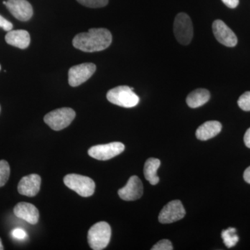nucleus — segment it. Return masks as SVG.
I'll use <instances>...</instances> for the list:
<instances>
[{
  "label": "nucleus",
  "instance_id": "1",
  "mask_svg": "<svg viewBox=\"0 0 250 250\" xmlns=\"http://www.w3.org/2000/svg\"><path fill=\"white\" fill-rule=\"evenodd\" d=\"M112 35L104 28H93L88 32L80 33L74 38L72 45L85 52H100L111 45Z\"/></svg>",
  "mask_w": 250,
  "mask_h": 250
},
{
  "label": "nucleus",
  "instance_id": "2",
  "mask_svg": "<svg viewBox=\"0 0 250 250\" xmlns=\"http://www.w3.org/2000/svg\"><path fill=\"white\" fill-rule=\"evenodd\" d=\"M134 90L127 85H120L108 90L106 98L110 103L122 107H134L139 103L140 98Z\"/></svg>",
  "mask_w": 250,
  "mask_h": 250
},
{
  "label": "nucleus",
  "instance_id": "3",
  "mask_svg": "<svg viewBox=\"0 0 250 250\" xmlns=\"http://www.w3.org/2000/svg\"><path fill=\"white\" fill-rule=\"evenodd\" d=\"M111 236L110 225L106 222H100L93 225L88 231V244L94 250L104 249L109 243Z\"/></svg>",
  "mask_w": 250,
  "mask_h": 250
},
{
  "label": "nucleus",
  "instance_id": "4",
  "mask_svg": "<svg viewBox=\"0 0 250 250\" xmlns=\"http://www.w3.org/2000/svg\"><path fill=\"white\" fill-rule=\"evenodd\" d=\"M67 188L76 192L80 196H92L95 192V184L91 178L77 174H67L63 179Z\"/></svg>",
  "mask_w": 250,
  "mask_h": 250
},
{
  "label": "nucleus",
  "instance_id": "5",
  "mask_svg": "<svg viewBox=\"0 0 250 250\" xmlns=\"http://www.w3.org/2000/svg\"><path fill=\"white\" fill-rule=\"evenodd\" d=\"M76 113L71 108H61L49 112L44 117V122L54 131L67 127L75 119Z\"/></svg>",
  "mask_w": 250,
  "mask_h": 250
},
{
  "label": "nucleus",
  "instance_id": "6",
  "mask_svg": "<svg viewBox=\"0 0 250 250\" xmlns=\"http://www.w3.org/2000/svg\"><path fill=\"white\" fill-rule=\"evenodd\" d=\"M174 34L179 43L187 45L193 37V27L190 17L185 13L176 16L174 22Z\"/></svg>",
  "mask_w": 250,
  "mask_h": 250
},
{
  "label": "nucleus",
  "instance_id": "7",
  "mask_svg": "<svg viewBox=\"0 0 250 250\" xmlns=\"http://www.w3.org/2000/svg\"><path fill=\"white\" fill-rule=\"evenodd\" d=\"M125 146L122 143L113 142L105 145L93 146L88 149V155L100 161L113 159L124 152Z\"/></svg>",
  "mask_w": 250,
  "mask_h": 250
},
{
  "label": "nucleus",
  "instance_id": "8",
  "mask_svg": "<svg viewBox=\"0 0 250 250\" xmlns=\"http://www.w3.org/2000/svg\"><path fill=\"white\" fill-rule=\"evenodd\" d=\"M96 70L93 62H84L70 67L68 72V83L70 86H79L89 80Z\"/></svg>",
  "mask_w": 250,
  "mask_h": 250
},
{
  "label": "nucleus",
  "instance_id": "9",
  "mask_svg": "<svg viewBox=\"0 0 250 250\" xmlns=\"http://www.w3.org/2000/svg\"><path fill=\"white\" fill-rule=\"evenodd\" d=\"M186 210L182 202L173 200L167 203L161 210L159 221L162 224H170L182 220L185 216Z\"/></svg>",
  "mask_w": 250,
  "mask_h": 250
},
{
  "label": "nucleus",
  "instance_id": "10",
  "mask_svg": "<svg viewBox=\"0 0 250 250\" xmlns=\"http://www.w3.org/2000/svg\"><path fill=\"white\" fill-rule=\"evenodd\" d=\"M213 34L220 43L227 47H235L238 43L236 34L229 27L220 20H216L212 25Z\"/></svg>",
  "mask_w": 250,
  "mask_h": 250
},
{
  "label": "nucleus",
  "instance_id": "11",
  "mask_svg": "<svg viewBox=\"0 0 250 250\" xmlns=\"http://www.w3.org/2000/svg\"><path fill=\"white\" fill-rule=\"evenodd\" d=\"M143 194V185L137 176H132L128 180L127 184L118 190V195L125 201H134L139 200Z\"/></svg>",
  "mask_w": 250,
  "mask_h": 250
},
{
  "label": "nucleus",
  "instance_id": "12",
  "mask_svg": "<svg viewBox=\"0 0 250 250\" xmlns=\"http://www.w3.org/2000/svg\"><path fill=\"white\" fill-rule=\"evenodd\" d=\"M6 6L16 19L22 22L29 21L34 14L32 6L27 0H7Z\"/></svg>",
  "mask_w": 250,
  "mask_h": 250
},
{
  "label": "nucleus",
  "instance_id": "13",
  "mask_svg": "<svg viewBox=\"0 0 250 250\" xmlns=\"http://www.w3.org/2000/svg\"><path fill=\"white\" fill-rule=\"evenodd\" d=\"M41 178L39 174H32L22 177L18 186V190L21 195L34 197L40 190Z\"/></svg>",
  "mask_w": 250,
  "mask_h": 250
},
{
  "label": "nucleus",
  "instance_id": "14",
  "mask_svg": "<svg viewBox=\"0 0 250 250\" xmlns=\"http://www.w3.org/2000/svg\"><path fill=\"white\" fill-rule=\"evenodd\" d=\"M14 212L16 217L31 225H36L39 222V210L35 206L30 203L20 202L14 207Z\"/></svg>",
  "mask_w": 250,
  "mask_h": 250
},
{
  "label": "nucleus",
  "instance_id": "15",
  "mask_svg": "<svg viewBox=\"0 0 250 250\" xmlns=\"http://www.w3.org/2000/svg\"><path fill=\"white\" fill-rule=\"evenodd\" d=\"M5 41L9 45L20 49H26L30 44L31 38L27 31L19 29L8 31Z\"/></svg>",
  "mask_w": 250,
  "mask_h": 250
},
{
  "label": "nucleus",
  "instance_id": "16",
  "mask_svg": "<svg viewBox=\"0 0 250 250\" xmlns=\"http://www.w3.org/2000/svg\"><path fill=\"white\" fill-rule=\"evenodd\" d=\"M222 125L218 121H207L199 126L196 131V137L200 141H208L215 137L221 131Z\"/></svg>",
  "mask_w": 250,
  "mask_h": 250
},
{
  "label": "nucleus",
  "instance_id": "17",
  "mask_svg": "<svg viewBox=\"0 0 250 250\" xmlns=\"http://www.w3.org/2000/svg\"><path fill=\"white\" fill-rule=\"evenodd\" d=\"M210 98V95L208 90L198 88L188 95L187 103L189 107L196 108L208 103Z\"/></svg>",
  "mask_w": 250,
  "mask_h": 250
},
{
  "label": "nucleus",
  "instance_id": "18",
  "mask_svg": "<svg viewBox=\"0 0 250 250\" xmlns=\"http://www.w3.org/2000/svg\"><path fill=\"white\" fill-rule=\"evenodd\" d=\"M160 166V160L155 159V158H149L145 164V177L153 186L156 185L159 182V177L157 175V170Z\"/></svg>",
  "mask_w": 250,
  "mask_h": 250
},
{
  "label": "nucleus",
  "instance_id": "19",
  "mask_svg": "<svg viewBox=\"0 0 250 250\" xmlns=\"http://www.w3.org/2000/svg\"><path fill=\"white\" fill-rule=\"evenodd\" d=\"M224 243L228 248H233L239 241V237L236 234V229L230 228L226 230H223L221 233Z\"/></svg>",
  "mask_w": 250,
  "mask_h": 250
},
{
  "label": "nucleus",
  "instance_id": "20",
  "mask_svg": "<svg viewBox=\"0 0 250 250\" xmlns=\"http://www.w3.org/2000/svg\"><path fill=\"white\" fill-rule=\"evenodd\" d=\"M10 171L9 163L5 160L0 161V187H4L9 180Z\"/></svg>",
  "mask_w": 250,
  "mask_h": 250
},
{
  "label": "nucleus",
  "instance_id": "21",
  "mask_svg": "<svg viewBox=\"0 0 250 250\" xmlns=\"http://www.w3.org/2000/svg\"><path fill=\"white\" fill-rule=\"evenodd\" d=\"M81 4L89 8L104 7L108 4V0H77Z\"/></svg>",
  "mask_w": 250,
  "mask_h": 250
},
{
  "label": "nucleus",
  "instance_id": "22",
  "mask_svg": "<svg viewBox=\"0 0 250 250\" xmlns=\"http://www.w3.org/2000/svg\"><path fill=\"white\" fill-rule=\"evenodd\" d=\"M238 104L243 111H250V91L246 92L240 97Z\"/></svg>",
  "mask_w": 250,
  "mask_h": 250
},
{
  "label": "nucleus",
  "instance_id": "23",
  "mask_svg": "<svg viewBox=\"0 0 250 250\" xmlns=\"http://www.w3.org/2000/svg\"><path fill=\"white\" fill-rule=\"evenodd\" d=\"M173 250L172 243L169 240H161L152 247V250Z\"/></svg>",
  "mask_w": 250,
  "mask_h": 250
},
{
  "label": "nucleus",
  "instance_id": "24",
  "mask_svg": "<svg viewBox=\"0 0 250 250\" xmlns=\"http://www.w3.org/2000/svg\"><path fill=\"white\" fill-rule=\"evenodd\" d=\"M0 27L2 28L4 31H9L12 30L13 24L7 20L5 19L4 17L0 16Z\"/></svg>",
  "mask_w": 250,
  "mask_h": 250
},
{
  "label": "nucleus",
  "instance_id": "25",
  "mask_svg": "<svg viewBox=\"0 0 250 250\" xmlns=\"http://www.w3.org/2000/svg\"><path fill=\"white\" fill-rule=\"evenodd\" d=\"M11 234H12L14 238L19 240L24 239V238L27 236V233L22 229H16L13 230Z\"/></svg>",
  "mask_w": 250,
  "mask_h": 250
},
{
  "label": "nucleus",
  "instance_id": "26",
  "mask_svg": "<svg viewBox=\"0 0 250 250\" xmlns=\"http://www.w3.org/2000/svg\"><path fill=\"white\" fill-rule=\"evenodd\" d=\"M222 1L230 9H235L239 4V0H222Z\"/></svg>",
  "mask_w": 250,
  "mask_h": 250
},
{
  "label": "nucleus",
  "instance_id": "27",
  "mask_svg": "<svg viewBox=\"0 0 250 250\" xmlns=\"http://www.w3.org/2000/svg\"><path fill=\"white\" fill-rule=\"evenodd\" d=\"M244 142L246 146L250 149V128L247 130L244 136Z\"/></svg>",
  "mask_w": 250,
  "mask_h": 250
},
{
  "label": "nucleus",
  "instance_id": "28",
  "mask_svg": "<svg viewBox=\"0 0 250 250\" xmlns=\"http://www.w3.org/2000/svg\"><path fill=\"white\" fill-rule=\"evenodd\" d=\"M243 177H244L245 181H246L247 183L250 184V166L245 170Z\"/></svg>",
  "mask_w": 250,
  "mask_h": 250
},
{
  "label": "nucleus",
  "instance_id": "29",
  "mask_svg": "<svg viewBox=\"0 0 250 250\" xmlns=\"http://www.w3.org/2000/svg\"><path fill=\"white\" fill-rule=\"evenodd\" d=\"M4 250V246H3L2 243H1V238H0V250Z\"/></svg>",
  "mask_w": 250,
  "mask_h": 250
},
{
  "label": "nucleus",
  "instance_id": "30",
  "mask_svg": "<svg viewBox=\"0 0 250 250\" xmlns=\"http://www.w3.org/2000/svg\"><path fill=\"white\" fill-rule=\"evenodd\" d=\"M3 4H4V5H6V1H3Z\"/></svg>",
  "mask_w": 250,
  "mask_h": 250
},
{
  "label": "nucleus",
  "instance_id": "31",
  "mask_svg": "<svg viewBox=\"0 0 250 250\" xmlns=\"http://www.w3.org/2000/svg\"><path fill=\"white\" fill-rule=\"evenodd\" d=\"M0 70H1V65H0Z\"/></svg>",
  "mask_w": 250,
  "mask_h": 250
}]
</instances>
